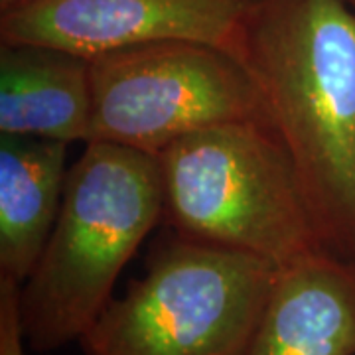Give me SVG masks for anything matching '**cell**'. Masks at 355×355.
I'll return each instance as SVG.
<instances>
[{
  "instance_id": "obj_1",
  "label": "cell",
  "mask_w": 355,
  "mask_h": 355,
  "mask_svg": "<svg viewBox=\"0 0 355 355\" xmlns=\"http://www.w3.org/2000/svg\"><path fill=\"white\" fill-rule=\"evenodd\" d=\"M286 146L326 253L355 263V12L345 0H259L229 50Z\"/></svg>"
},
{
  "instance_id": "obj_2",
  "label": "cell",
  "mask_w": 355,
  "mask_h": 355,
  "mask_svg": "<svg viewBox=\"0 0 355 355\" xmlns=\"http://www.w3.org/2000/svg\"><path fill=\"white\" fill-rule=\"evenodd\" d=\"M164 214L154 154L87 142L67 170L46 249L18 292L28 349L50 354L83 334L113 300L114 282Z\"/></svg>"
},
{
  "instance_id": "obj_3",
  "label": "cell",
  "mask_w": 355,
  "mask_h": 355,
  "mask_svg": "<svg viewBox=\"0 0 355 355\" xmlns=\"http://www.w3.org/2000/svg\"><path fill=\"white\" fill-rule=\"evenodd\" d=\"M162 221L186 239L277 266L324 251L286 146L266 123H229L156 154Z\"/></svg>"
},
{
  "instance_id": "obj_4",
  "label": "cell",
  "mask_w": 355,
  "mask_h": 355,
  "mask_svg": "<svg viewBox=\"0 0 355 355\" xmlns=\"http://www.w3.org/2000/svg\"><path fill=\"white\" fill-rule=\"evenodd\" d=\"M277 275L266 259L176 235L79 345L85 355H245Z\"/></svg>"
},
{
  "instance_id": "obj_5",
  "label": "cell",
  "mask_w": 355,
  "mask_h": 355,
  "mask_svg": "<svg viewBox=\"0 0 355 355\" xmlns=\"http://www.w3.org/2000/svg\"><path fill=\"white\" fill-rule=\"evenodd\" d=\"M89 76L87 142H111L156 156L205 128L270 125L247 69L231 51L211 44L176 40L109 51L89 60Z\"/></svg>"
},
{
  "instance_id": "obj_6",
  "label": "cell",
  "mask_w": 355,
  "mask_h": 355,
  "mask_svg": "<svg viewBox=\"0 0 355 355\" xmlns=\"http://www.w3.org/2000/svg\"><path fill=\"white\" fill-rule=\"evenodd\" d=\"M259 0H36L0 16V44L48 46L95 58L158 44L200 42L229 50Z\"/></svg>"
},
{
  "instance_id": "obj_7",
  "label": "cell",
  "mask_w": 355,
  "mask_h": 355,
  "mask_svg": "<svg viewBox=\"0 0 355 355\" xmlns=\"http://www.w3.org/2000/svg\"><path fill=\"white\" fill-rule=\"evenodd\" d=\"M245 355H355V263L320 251L279 266Z\"/></svg>"
},
{
  "instance_id": "obj_8",
  "label": "cell",
  "mask_w": 355,
  "mask_h": 355,
  "mask_svg": "<svg viewBox=\"0 0 355 355\" xmlns=\"http://www.w3.org/2000/svg\"><path fill=\"white\" fill-rule=\"evenodd\" d=\"M89 60L71 51L0 44V135L87 142Z\"/></svg>"
},
{
  "instance_id": "obj_9",
  "label": "cell",
  "mask_w": 355,
  "mask_h": 355,
  "mask_svg": "<svg viewBox=\"0 0 355 355\" xmlns=\"http://www.w3.org/2000/svg\"><path fill=\"white\" fill-rule=\"evenodd\" d=\"M69 144L0 135V279L24 284L62 207Z\"/></svg>"
},
{
  "instance_id": "obj_10",
  "label": "cell",
  "mask_w": 355,
  "mask_h": 355,
  "mask_svg": "<svg viewBox=\"0 0 355 355\" xmlns=\"http://www.w3.org/2000/svg\"><path fill=\"white\" fill-rule=\"evenodd\" d=\"M18 292L20 284L0 279V355H26L28 349L20 330Z\"/></svg>"
},
{
  "instance_id": "obj_11",
  "label": "cell",
  "mask_w": 355,
  "mask_h": 355,
  "mask_svg": "<svg viewBox=\"0 0 355 355\" xmlns=\"http://www.w3.org/2000/svg\"><path fill=\"white\" fill-rule=\"evenodd\" d=\"M36 0H0V16L2 14H10L20 10V8H26L30 4H34Z\"/></svg>"
},
{
  "instance_id": "obj_12",
  "label": "cell",
  "mask_w": 355,
  "mask_h": 355,
  "mask_svg": "<svg viewBox=\"0 0 355 355\" xmlns=\"http://www.w3.org/2000/svg\"><path fill=\"white\" fill-rule=\"evenodd\" d=\"M345 2H347V4L352 6V10H354V12H355V0H345Z\"/></svg>"
}]
</instances>
